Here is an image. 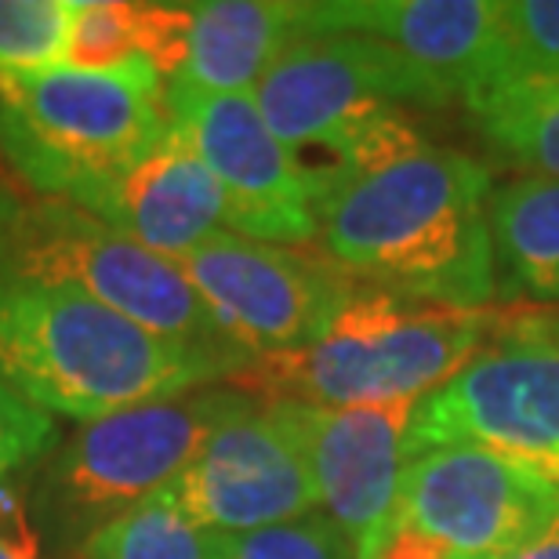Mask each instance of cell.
<instances>
[{"mask_svg": "<svg viewBox=\"0 0 559 559\" xmlns=\"http://www.w3.org/2000/svg\"><path fill=\"white\" fill-rule=\"evenodd\" d=\"M495 334V309L425 306L364 287L298 353L254 356L226 378L243 396L312 407L421 400L454 378Z\"/></svg>", "mask_w": 559, "mask_h": 559, "instance_id": "4", "label": "cell"}, {"mask_svg": "<svg viewBox=\"0 0 559 559\" xmlns=\"http://www.w3.org/2000/svg\"><path fill=\"white\" fill-rule=\"evenodd\" d=\"M254 103L317 207L334 189L429 145L411 106H447L451 95L371 37L298 29L254 87Z\"/></svg>", "mask_w": 559, "mask_h": 559, "instance_id": "2", "label": "cell"}, {"mask_svg": "<svg viewBox=\"0 0 559 559\" xmlns=\"http://www.w3.org/2000/svg\"><path fill=\"white\" fill-rule=\"evenodd\" d=\"M237 371L226 356L160 338L95 298L0 284V382L48 418L84 425Z\"/></svg>", "mask_w": 559, "mask_h": 559, "instance_id": "3", "label": "cell"}, {"mask_svg": "<svg viewBox=\"0 0 559 559\" xmlns=\"http://www.w3.org/2000/svg\"><path fill=\"white\" fill-rule=\"evenodd\" d=\"M374 559H447V552L415 531H393Z\"/></svg>", "mask_w": 559, "mask_h": 559, "instance_id": "26", "label": "cell"}, {"mask_svg": "<svg viewBox=\"0 0 559 559\" xmlns=\"http://www.w3.org/2000/svg\"><path fill=\"white\" fill-rule=\"evenodd\" d=\"M73 0H0V81L66 59Z\"/></svg>", "mask_w": 559, "mask_h": 559, "instance_id": "20", "label": "cell"}, {"mask_svg": "<svg viewBox=\"0 0 559 559\" xmlns=\"http://www.w3.org/2000/svg\"><path fill=\"white\" fill-rule=\"evenodd\" d=\"M468 106L498 150L559 182V84H498Z\"/></svg>", "mask_w": 559, "mask_h": 559, "instance_id": "18", "label": "cell"}, {"mask_svg": "<svg viewBox=\"0 0 559 559\" xmlns=\"http://www.w3.org/2000/svg\"><path fill=\"white\" fill-rule=\"evenodd\" d=\"M66 204L87 211L120 237L171 262L229 229L226 193L175 131H167L142 160L84 186Z\"/></svg>", "mask_w": 559, "mask_h": 559, "instance_id": "15", "label": "cell"}, {"mask_svg": "<svg viewBox=\"0 0 559 559\" xmlns=\"http://www.w3.org/2000/svg\"><path fill=\"white\" fill-rule=\"evenodd\" d=\"M70 559H211V534L167 495H156L92 534Z\"/></svg>", "mask_w": 559, "mask_h": 559, "instance_id": "19", "label": "cell"}, {"mask_svg": "<svg viewBox=\"0 0 559 559\" xmlns=\"http://www.w3.org/2000/svg\"><path fill=\"white\" fill-rule=\"evenodd\" d=\"M204 534H251L320 509L306 447L284 404L248 400L164 490Z\"/></svg>", "mask_w": 559, "mask_h": 559, "instance_id": "11", "label": "cell"}, {"mask_svg": "<svg viewBox=\"0 0 559 559\" xmlns=\"http://www.w3.org/2000/svg\"><path fill=\"white\" fill-rule=\"evenodd\" d=\"M142 59V0H73L62 66L117 70Z\"/></svg>", "mask_w": 559, "mask_h": 559, "instance_id": "21", "label": "cell"}, {"mask_svg": "<svg viewBox=\"0 0 559 559\" xmlns=\"http://www.w3.org/2000/svg\"><path fill=\"white\" fill-rule=\"evenodd\" d=\"M0 559H37V556H33L26 545H19V542H11L0 534Z\"/></svg>", "mask_w": 559, "mask_h": 559, "instance_id": "28", "label": "cell"}, {"mask_svg": "<svg viewBox=\"0 0 559 559\" xmlns=\"http://www.w3.org/2000/svg\"><path fill=\"white\" fill-rule=\"evenodd\" d=\"M273 404H284L306 447L320 509L353 542L356 559H374L396 523L418 400L360 407H312L290 400Z\"/></svg>", "mask_w": 559, "mask_h": 559, "instance_id": "13", "label": "cell"}, {"mask_svg": "<svg viewBox=\"0 0 559 559\" xmlns=\"http://www.w3.org/2000/svg\"><path fill=\"white\" fill-rule=\"evenodd\" d=\"M498 345H542V349H559V306H516L509 312H495Z\"/></svg>", "mask_w": 559, "mask_h": 559, "instance_id": "25", "label": "cell"}, {"mask_svg": "<svg viewBox=\"0 0 559 559\" xmlns=\"http://www.w3.org/2000/svg\"><path fill=\"white\" fill-rule=\"evenodd\" d=\"M164 81L145 59L117 70L51 66L0 81V156L33 197L73 200L142 160L171 131Z\"/></svg>", "mask_w": 559, "mask_h": 559, "instance_id": "6", "label": "cell"}, {"mask_svg": "<svg viewBox=\"0 0 559 559\" xmlns=\"http://www.w3.org/2000/svg\"><path fill=\"white\" fill-rule=\"evenodd\" d=\"M211 559H356L353 542L323 509L251 534H211Z\"/></svg>", "mask_w": 559, "mask_h": 559, "instance_id": "22", "label": "cell"}, {"mask_svg": "<svg viewBox=\"0 0 559 559\" xmlns=\"http://www.w3.org/2000/svg\"><path fill=\"white\" fill-rule=\"evenodd\" d=\"M171 131L189 142L229 200V233L262 243H317V207L295 156L265 124L254 92L167 95Z\"/></svg>", "mask_w": 559, "mask_h": 559, "instance_id": "12", "label": "cell"}, {"mask_svg": "<svg viewBox=\"0 0 559 559\" xmlns=\"http://www.w3.org/2000/svg\"><path fill=\"white\" fill-rule=\"evenodd\" d=\"M301 4L287 0H204L193 4L186 62L167 95L254 92L280 51L298 37Z\"/></svg>", "mask_w": 559, "mask_h": 559, "instance_id": "16", "label": "cell"}, {"mask_svg": "<svg viewBox=\"0 0 559 559\" xmlns=\"http://www.w3.org/2000/svg\"><path fill=\"white\" fill-rule=\"evenodd\" d=\"M178 270L243 356L298 353L331 328L360 284L309 248L215 233Z\"/></svg>", "mask_w": 559, "mask_h": 559, "instance_id": "8", "label": "cell"}, {"mask_svg": "<svg viewBox=\"0 0 559 559\" xmlns=\"http://www.w3.org/2000/svg\"><path fill=\"white\" fill-rule=\"evenodd\" d=\"M506 559H559V512L549 520V527H545L538 538H531L523 549H516Z\"/></svg>", "mask_w": 559, "mask_h": 559, "instance_id": "27", "label": "cell"}, {"mask_svg": "<svg viewBox=\"0 0 559 559\" xmlns=\"http://www.w3.org/2000/svg\"><path fill=\"white\" fill-rule=\"evenodd\" d=\"M248 400L215 382L76 425L33 465L29 516L44 545L70 559L92 534L164 495Z\"/></svg>", "mask_w": 559, "mask_h": 559, "instance_id": "5", "label": "cell"}, {"mask_svg": "<svg viewBox=\"0 0 559 559\" xmlns=\"http://www.w3.org/2000/svg\"><path fill=\"white\" fill-rule=\"evenodd\" d=\"M490 171L421 145L317 204V243L356 284L447 309L498 298L487 222Z\"/></svg>", "mask_w": 559, "mask_h": 559, "instance_id": "1", "label": "cell"}, {"mask_svg": "<svg viewBox=\"0 0 559 559\" xmlns=\"http://www.w3.org/2000/svg\"><path fill=\"white\" fill-rule=\"evenodd\" d=\"M495 0H323L301 4V29L360 33L476 103L506 81V29Z\"/></svg>", "mask_w": 559, "mask_h": 559, "instance_id": "14", "label": "cell"}, {"mask_svg": "<svg viewBox=\"0 0 559 559\" xmlns=\"http://www.w3.org/2000/svg\"><path fill=\"white\" fill-rule=\"evenodd\" d=\"M495 287L509 301H559V182L512 178L487 197Z\"/></svg>", "mask_w": 559, "mask_h": 559, "instance_id": "17", "label": "cell"}, {"mask_svg": "<svg viewBox=\"0 0 559 559\" xmlns=\"http://www.w3.org/2000/svg\"><path fill=\"white\" fill-rule=\"evenodd\" d=\"M59 447V425L29 407L0 382V484L22 468H33Z\"/></svg>", "mask_w": 559, "mask_h": 559, "instance_id": "24", "label": "cell"}, {"mask_svg": "<svg viewBox=\"0 0 559 559\" xmlns=\"http://www.w3.org/2000/svg\"><path fill=\"white\" fill-rule=\"evenodd\" d=\"M479 447L559 490V349L490 345L418 400L411 454Z\"/></svg>", "mask_w": 559, "mask_h": 559, "instance_id": "9", "label": "cell"}, {"mask_svg": "<svg viewBox=\"0 0 559 559\" xmlns=\"http://www.w3.org/2000/svg\"><path fill=\"white\" fill-rule=\"evenodd\" d=\"M556 512L559 490L527 468L479 447H425L404 468L393 531L421 534L447 559H506Z\"/></svg>", "mask_w": 559, "mask_h": 559, "instance_id": "10", "label": "cell"}, {"mask_svg": "<svg viewBox=\"0 0 559 559\" xmlns=\"http://www.w3.org/2000/svg\"><path fill=\"white\" fill-rule=\"evenodd\" d=\"M0 284L73 290L160 338L251 364L189 287L178 262L139 248L87 211L0 189Z\"/></svg>", "mask_w": 559, "mask_h": 559, "instance_id": "7", "label": "cell"}, {"mask_svg": "<svg viewBox=\"0 0 559 559\" xmlns=\"http://www.w3.org/2000/svg\"><path fill=\"white\" fill-rule=\"evenodd\" d=\"M506 81L559 84V0H512L501 8Z\"/></svg>", "mask_w": 559, "mask_h": 559, "instance_id": "23", "label": "cell"}]
</instances>
